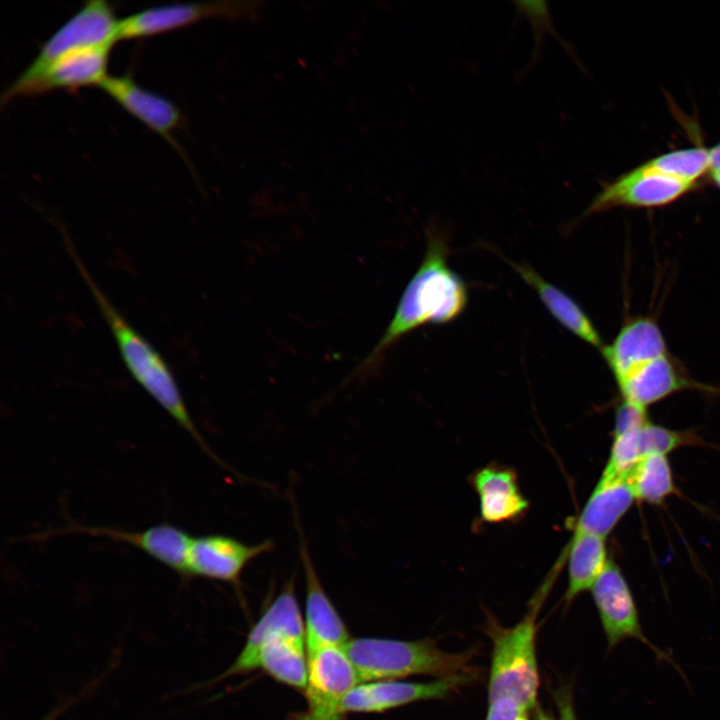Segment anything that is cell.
<instances>
[{"label": "cell", "mask_w": 720, "mask_h": 720, "mask_svg": "<svg viewBox=\"0 0 720 720\" xmlns=\"http://www.w3.org/2000/svg\"><path fill=\"white\" fill-rule=\"evenodd\" d=\"M424 258L403 291L394 315L377 344L354 375L376 370L387 351L413 330L426 324L456 319L467 304V289L448 263V247L442 235L427 230Z\"/></svg>", "instance_id": "6da1fadb"}, {"label": "cell", "mask_w": 720, "mask_h": 720, "mask_svg": "<svg viewBox=\"0 0 720 720\" xmlns=\"http://www.w3.org/2000/svg\"><path fill=\"white\" fill-rule=\"evenodd\" d=\"M62 234L68 254L112 332L131 376L212 459L222 464L192 420L174 375L161 353L115 308L84 266L66 233L63 231Z\"/></svg>", "instance_id": "7a4b0ae2"}, {"label": "cell", "mask_w": 720, "mask_h": 720, "mask_svg": "<svg viewBox=\"0 0 720 720\" xmlns=\"http://www.w3.org/2000/svg\"><path fill=\"white\" fill-rule=\"evenodd\" d=\"M344 649L356 669L360 683L397 680L412 675L438 679L476 674L470 665L473 656L471 651L446 652L432 639L351 638Z\"/></svg>", "instance_id": "3957f363"}, {"label": "cell", "mask_w": 720, "mask_h": 720, "mask_svg": "<svg viewBox=\"0 0 720 720\" xmlns=\"http://www.w3.org/2000/svg\"><path fill=\"white\" fill-rule=\"evenodd\" d=\"M543 600V597L537 596L528 613L512 627H503L495 622L488 624L487 633L492 642L488 700L511 697L533 712L537 708L540 679L536 619Z\"/></svg>", "instance_id": "277c9868"}, {"label": "cell", "mask_w": 720, "mask_h": 720, "mask_svg": "<svg viewBox=\"0 0 720 720\" xmlns=\"http://www.w3.org/2000/svg\"><path fill=\"white\" fill-rule=\"evenodd\" d=\"M119 19L105 0H90L63 23L41 46L32 62L14 79L29 80L58 58L80 49L118 41Z\"/></svg>", "instance_id": "5b68a950"}, {"label": "cell", "mask_w": 720, "mask_h": 720, "mask_svg": "<svg viewBox=\"0 0 720 720\" xmlns=\"http://www.w3.org/2000/svg\"><path fill=\"white\" fill-rule=\"evenodd\" d=\"M360 683L356 669L342 647H325L308 655L306 709L294 720H346L341 705Z\"/></svg>", "instance_id": "8992f818"}, {"label": "cell", "mask_w": 720, "mask_h": 720, "mask_svg": "<svg viewBox=\"0 0 720 720\" xmlns=\"http://www.w3.org/2000/svg\"><path fill=\"white\" fill-rule=\"evenodd\" d=\"M262 4L256 0H221L153 6L119 19L117 39L153 36L209 17L256 19Z\"/></svg>", "instance_id": "52a82bcc"}, {"label": "cell", "mask_w": 720, "mask_h": 720, "mask_svg": "<svg viewBox=\"0 0 720 720\" xmlns=\"http://www.w3.org/2000/svg\"><path fill=\"white\" fill-rule=\"evenodd\" d=\"M608 649L627 639H635L651 649L659 659L673 660L645 635L633 593L618 564L609 562L590 589Z\"/></svg>", "instance_id": "ba28073f"}, {"label": "cell", "mask_w": 720, "mask_h": 720, "mask_svg": "<svg viewBox=\"0 0 720 720\" xmlns=\"http://www.w3.org/2000/svg\"><path fill=\"white\" fill-rule=\"evenodd\" d=\"M615 382L621 401L646 411L649 406L684 390L720 393V388L694 380L670 351L637 364Z\"/></svg>", "instance_id": "9c48e42d"}, {"label": "cell", "mask_w": 720, "mask_h": 720, "mask_svg": "<svg viewBox=\"0 0 720 720\" xmlns=\"http://www.w3.org/2000/svg\"><path fill=\"white\" fill-rule=\"evenodd\" d=\"M111 47L112 45H102L70 52L29 80H13L1 94V106L20 95H37L54 89L72 91L85 86H99L108 75L106 66Z\"/></svg>", "instance_id": "30bf717a"}, {"label": "cell", "mask_w": 720, "mask_h": 720, "mask_svg": "<svg viewBox=\"0 0 720 720\" xmlns=\"http://www.w3.org/2000/svg\"><path fill=\"white\" fill-rule=\"evenodd\" d=\"M686 183L651 170L644 164L603 185L584 216L612 208H655L667 205L694 189Z\"/></svg>", "instance_id": "8fae6325"}, {"label": "cell", "mask_w": 720, "mask_h": 720, "mask_svg": "<svg viewBox=\"0 0 720 720\" xmlns=\"http://www.w3.org/2000/svg\"><path fill=\"white\" fill-rule=\"evenodd\" d=\"M474 676L460 674L429 682H362L345 696L341 708L344 714L382 713L417 701L443 699L471 682Z\"/></svg>", "instance_id": "7c38bea8"}, {"label": "cell", "mask_w": 720, "mask_h": 720, "mask_svg": "<svg viewBox=\"0 0 720 720\" xmlns=\"http://www.w3.org/2000/svg\"><path fill=\"white\" fill-rule=\"evenodd\" d=\"M273 547L272 540L249 545L222 534L193 537L187 557V579L198 577L238 586L246 566Z\"/></svg>", "instance_id": "4fadbf2b"}, {"label": "cell", "mask_w": 720, "mask_h": 720, "mask_svg": "<svg viewBox=\"0 0 720 720\" xmlns=\"http://www.w3.org/2000/svg\"><path fill=\"white\" fill-rule=\"evenodd\" d=\"M64 533H82L128 543L187 579V557L193 536L176 525L161 523L140 531L71 525L57 531L41 533L36 537L48 538Z\"/></svg>", "instance_id": "5bb4252c"}, {"label": "cell", "mask_w": 720, "mask_h": 720, "mask_svg": "<svg viewBox=\"0 0 720 720\" xmlns=\"http://www.w3.org/2000/svg\"><path fill=\"white\" fill-rule=\"evenodd\" d=\"M299 557L305 578V645L307 656L321 648H345L351 637L339 612L326 593L307 544L300 533Z\"/></svg>", "instance_id": "9a60e30c"}, {"label": "cell", "mask_w": 720, "mask_h": 720, "mask_svg": "<svg viewBox=\"0 0 720 720\" xmlns=\"http://www.w3.org/2000/svg\"><path fill=\"white\" fill-rule=\"evenodd\" d=\"M292 576L281 592L265 608L247 637L237 658L218 680L244 674L256 669V656L262 640L269 634L279 633L305 643V625L295 594Z\"/></svg>", "instance_id": "2e32d148"}, {"label": "cell", "mask_w": 720, "mask_h": 720, "mask_svg": "<svg viewBox=\"0 0 720 720\" xmlns=\"http://www.w3.org/2000/svg\"><path fill=\"white\" fill-rule=\"evenodd\" d=\"M99 87L182 154L172 132L181 127L184 120L180 109L172 101L142 88L128 73L107 75Z\"/></svg>", "instance_id": "e0dca14e"}, {"label": "cell", "mask_w": 720, "mask_h": 720, "mask_svg": "<svg viewBox=\"0 0 720 720\" xmlns=\"http://www.w3.org/2000/svg\"><path fill=\"white\" fill-rule=\"evenodd\" d=\"M667 352L669 349L659 324L644 315L626 319L614 340L601 350L614 379L637 364Z\"/></svg>", "instance_id": "ac0fdd59"}, {"label": "cell", "mask_w": 720, "mask_h": 720, "mask_svg": "<svg viewBox=\"0 0 720 720\" xmlns=\"http://www.w3.org/2000/svg\"><path fill=\"white\" fill-rule=\"evenodd\" d=\"M635 501L627 477L601 475L577 518L574 532L606 538Z\"/></svg>", "instance_id": "d6986e66"}, {"label": "cell", "mask_w": 720, "mask_h": 720, "mask_svg": "<svg viewBox=\"0 0 720 720\" xmlns=\"http://www.w3.org/2000/svg\"><path fill=\"white\" fill-rule=\"evenodd\" d=\"M479 498L480 515L487 523H503L520 518L529 503L521 493L516 474L505 467L488 465L472 477Z\"/></svg>", "instance_id": "ffe728a7"}, {"label": "cell", "mask_w": 720, "mask_h": 720, "mask_svg": "<svg viewBox=\"0 0 720 720\" xmlns=\"http://www.w3.org/2000/svg\"><path fill=\"white\" fill-rule=\"evenodd\" d=\"M522 279L533 288L549 313L564 328L587 344L602 350L605 346L591 319L568 294L541 277L527 265L512 263Z\"/></svg>", "instance_id": "44dd1931"}, {"label": "cell", "mask_w": 720, "mask_h": 720, "mask_svg": "<svg viewBox=\"0 0 720 720\" xmlns=\"http://www.w3.org/2000/svg\"><path fill=\"white\" fill-rule=\"evenodd\" d=\"M257 668L280 683L304 691L308 680L306 645L283 634H269L258 648Z\"/></svg>", "instance_id": "7402d4cb"}, {"label": "cell", "mask_w": 720, "mask_h": 720, "mask_svg": "<svg viewBox=\"0 0 720 720\" xmlns=\"http://www.w3.org/2000/svg\"><path fill=\"white\" fill-rule=\"evenodd\" d=\"M608 562L606 538L587 532H574L568 544L566 603L590 591Z\"/></svg>", "instance_id": "603a6c76"}, {"label": "cell", "mask_w": 720, "mask_h": 720, "mask_svg": "<svg viewBox=\"0 0 720 720\" xmlns=\"http://www.w3.org/2000/svg\"><path fill=\"white\" fill-rule=\"evenodd\" d=\"M636 501L660 505L678 493L667 455L649 454L641 458L627 476Z\"/></svg>", "instance_id": "cb8c5ba5"}, {"label": "cell", "mask_w": 720, "mask_h": 720, "mask_svg": "<svg viewBox=\"0 0 720 720\" xmlns=\"http://www.w3.org/2000/svg\"><path fill=\"white\" fill-rule=\"evenodd\" d=\"M638 460L649 454H664L686 446L708 445L695 431L675 430L650 419L628 430Z\"/></svg>", "instance_id": "d4e9b609"}, {"label": "cell", "mask_w": 720, "mask_h": 720, "mask_svg": "<svg viewBox=\"0 0 720 720\" xmlns=\"http://www.w3.org/2000/svg\"><path fill=\"white\" fill-rule=\"evenodd\" d=\"M646 167L696 186L697 180L710 171L709 150L693 147L659 155L646 163Z\"/></svg>", "instance_id": "484cf974"}, {"label": "cell", "mask_w": 720, "mask_h": 720, "mask_svg": "<svg viewBox=\"0 0 720 720\" xmlns=\"http://www.w3.org/2000/svg\"><path fill=\"white\" fill-rule=\"evenodd\" d=\"M533 712L520 701L511 697H497L488 700L485 720H531Z\"/></svg>", "instance_id": "4316f807"}, {"label": "cell", "mask_w": 720, "mask_h": 720, "mask_svg": "<svg viewBox=\"0 0 720 720\" xmlns=\"http://www.w3.org/2000/svg\"><path fill=\"white\" fill-rule=\"evenodd\" d=\"M553 695L558 710V719L537 707L534 711L535 720H577L570 688L560 687Z\"/></svg>", "instance_id": "83f0119b"}, {"label": "cell", "mask_w": 720, "mask_h": 720, "mask_svg": "<svg viewBox=\"0 0 720 720\" xmlns=\"http://www.w3.org/2000/svg\"><path fill=\"white\" fill-rule=\"evenodd\" d=\"M711 170L720 169V142L709 150Z\"/></svg>", "instance_id": "f1b7e54d"}, {"label": "cell", "mask_w": 720, "mask_h": 720, "mask_svg": "<svg viewBox=\"0 0 720 720\" xmlns=\"http://www.w3.org/2000/svg\"><path fill=\"white\" fill-rule=\"evenodd\" d=\"M712 180L720 187V169L711 170Z\"/></svg>", "instance_id": "f546056e"}]
</instances>
